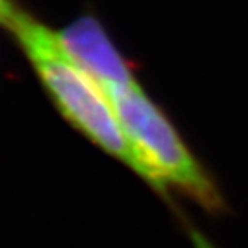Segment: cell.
Returning <instances> with one entry per match:
<instances>
[{"label":"cell","instance_id":"2","mask_svg":"<svg viewBox=\"0 0 248 248\" xmlns=\"http://www.w3.org/2000/svg\"><path fill=\"white\" fill-rule=\"evenodd\" d=\"M108 98L133 147L164 185L178 186L209 210L221 209V195L212 179L141 86L114 92Z\"/></svg>","mask_w":248,"mask_h":248},{"label":"cell","instance_id":"4","mask_svg":"<svg viewBox=\"0 0 248 248\" xmlns=\"http://www.w3.org/2000/svg\"><path fill=\"white\" fill-rule=\"evenodd\" d=\"M2 2H5V0H0V4H2Z\"/></svg>","mask_w":248,"mask_h":248},{"label":"cell","instance_id":"3","mask_svg":"<svg viewBox=\"0 0 248 248\" xmlns=\"http://www.w3.org/2000/svg\"><path fill=\"white\" fill-rule=\"evenodd\" d=\"M57 36L71 59L107 93V97L140 85L126 59L95 17L83 16L57 31Z\"/></svg>","mask_w":248,"mask_h":248},{"label":"cell","instance_id":"1","mask_svg":"<svg viewBox=\"0 0 248 248\" xmlns=\"http://www.w3.org/2000/svg\"><path fill=\"white\" fill-rule=\"evenodd\" d=\"M0 24L19 43L62 116L105 154L128 166L154 190L164 193L167 186L133 147L107 93L64 50L57 31L9 0L0 4Z\"/></svg>","mask_w":248,"mask_h":248}]
</instances>
